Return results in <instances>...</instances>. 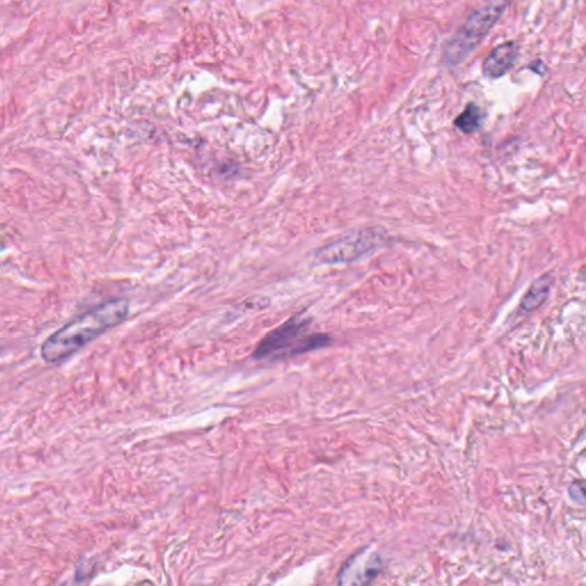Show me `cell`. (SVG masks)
<instances>
[{
	"mask_svg": "<svg viewBox=\"0 0 586 586\" xmlns=\"http://www.w3.org/2000/svg\"><path fill=\"white\" fill-rule=\"evenodd\" d=\"M127 314L126 299L117 298L102 302L52 333L42 345L40 354L46 363H61L94 339L122 323Z\"/></svg>",
	"mask_w": 586,
	"mask_h": 586,
	"instance_id": "1",
	"label": "cell"
},
{
	"mask_svg": "<svg viewBox=\"0 0 586 586\" xmlns=\"http://www.w3.org/2000/svg\"><path fill=\"white\" fill-rule=\"evenodd\" d=\"M332 338L328 333L311 329V320L294 315L267 333L258 344L254 357L259 361H281L318 351L331 345Z\"/></svg>",
	"mask_w": 586,
	"mask_h": 586,
	"instance_id": "2",
	"label": "cell"
},
{
	"mask_svg": "<svg viewBox=\"0 0 586 586\" xmlns=\"http://www.w3.org/2000/svg\"><path fill=\"white\" fill-rule=\"evenodd\" d=\"M506 7L507 3L492 1L474 12L444 46L443 62L457 66L464 61L488 36Z\"/></svg>",
	"mask_w": 586,
	"mask_h": 586,
	"instance_id": "3",
	"label": "cell"
},
{
	"mask_svg": "<svg viewBox=\"0 0 586 586\" xmlns=\"http://www.w3.org/2000/svg\"><path fill=\"white\" fill-rule=\"evenodd\" d=\"M386 239L380 230L364 229L320 249L316 254V259L320 263H351L382 247Z\"/></svg>",
	"mask_w": 586,
	"mask_h": 586,
	"instance_id": "4",
	"label": "cell"
},
{
	"mask_svg": "<svg viewBox=\"0 0 586 586\" xmlns=\"http://www.w3.org/2000/svg\"><path fill=\"white\" fill-rule=\"evenodd\" d=\"M378 569L379 559L375 554L361 552L342 569L339 586H364Z\"/></svg>",
	"mask_w": 586,
	"mask_h": 586,
	"instance_id": "5",
	"label": "cell"
},
{
	"mask_svg": "<svg viewBox=\"0 0 586 586\" xmlns=\"http://www.w3.org/2000/svg\"><path fill=\"white\" fill-rule=\"evenodd\" d=\"M519 54V46L510 40L498 45L483 62L482 70L489 78H499L506 75L516 63Z\"/></svg>",
	"mask_w": 586,
	"mask_h": 586,
	"instance_id": "6",
	"label": "cell"
},
{
	"mask_svg": "<svg viewBox=\"0 0 586 586\" xmlns=\"http://www.w3.org/2000/svg\"><path fill=\"white\" fill-rule=\"evenodd\" d=\"M552 284L553 278L551 274H545L538 278L525 293L520 302V309L525 313H532L540 308L549 298Z\"/></svg>",
	"mask_w": 586,
	"mask_h": 586,
	"instance_id": "7",
	"label": "cell"
},
{
	"mask_svg": "<svg viewBox=\"0 0 586 586\" xmlns=\"http://www.w3.org/2000/svg\"><path fill=\"white\" fill-rule=\"evenodd\" d=\"M482 122V113L476 104H470L464 111L456 118L455 125L466 135L474 133L479 130Z\"/></svg>",
	"mask_w": 586,
	"mask_h": 586,
	"instance_id": "8",
	"label": "cell"
}]
</instances>
